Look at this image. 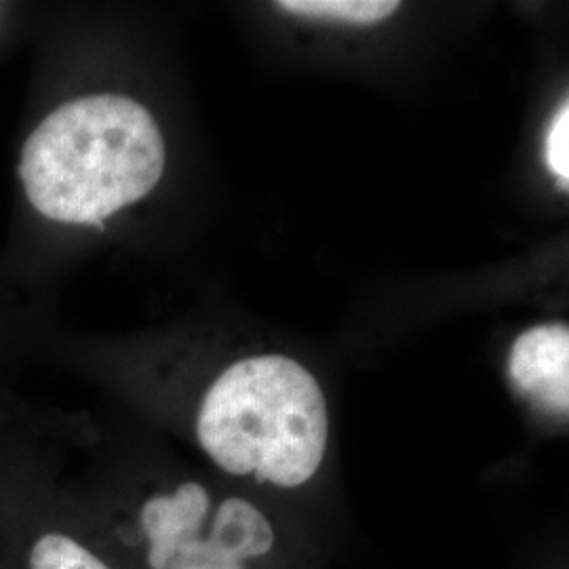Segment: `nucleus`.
Returning <instances> with one entry per match:
<instances>
[{"mask_svg":"<svg viewBox=\"0 0 569 569\" xmlns=\"http://www.w3.org/2000/svg\"><path fill=\"white\" fill-rule=\"evenodd\" d=\"M167 150L150 110L100 93L61 103L28 136L20 154L26 199L60 224L102 226L161 182Z\"/></svg>","mask_w":569,"mask_h":569,"instance_id":"f257e3e1","label":"nucleus"},{"mask_svg":"<svg viewBox=\"0 0 569 569\" xmlns=\"http://www.w3.org/2000/svg\"><path fill=\"white\" fill-rule=\"evenodd\" d=\"M327 403L315 376L266 355L228 367L207 390L197 420L204 453L230 475L298 488L326 458Z\"/></svg>","mask_w":569,"mask_h":569,"instance_id":"f03ea898","label":"nucleus"},{"mask_svg":"<svg viewBox=\"0 0 569 569\" xmlns=\"http://www.w3.org/2000/svg\"><path fill=\"white\" fill-rule=\"evenodd\" d=\"M211 498L194 481L157 493L140 510L150 569H244L274 545L268 519L243 498H228L209 529Z\"/></svg>","mask_w":569,"mask_h":569,"instance_id":"7ed1b4c3","label":"nucleus"},{"mask_svg":"<svg viewBox=\"0 0 569 569\" xmlns=\"http://www.w3.org/2000/svg\"><path fill=\"white\" fill-rule=\"evenodd\" d=\"M509 373L526 395L552 411L568 413V327H533L521 333L510 350Z\"/></svg>","mask_w":569,"mask_h":569,"instance_id":"20e7f679","label":"nucleus"},{"mask_svg":"<svg viewBox=\"0 0 569 569\" xmlns=\"http://www.w3.org/2000/svg\"><path fill=\"white\" fill-rule=\"evenodd\" d=\"M28 569H112L74 536L47 529L30 542Z\"/></svg>","mask_w":569,"mask_h":569,"instance_id":"39448f33","label":"nucleus"},{"mask_svg":"<svg viewBox=\"0 0 569 569\" xmlns=\"http://www.w3.org/2000/svg\"><path fill=\"white\" fill-rule=\"evenodd\" d=\"M277 7L293 16L319 18V20L348 21V23H376L387 20L397 9L399 2L392 0H284Z\"/></svg>","mask_w":569,"mask_h":569,"instance_id":"423d86ee","label":"nucleus"},{"mask_svg":"<svg viewBox=\"0 0 569 569\" xmlns=\"http://www.w3.org/2000/svg\"><path fill=\"white\" fill-rule=\"evenodd\" d=\"M547 164L557 182L568 190L569 186V106H561L547 136Z\"/></svg>","mask_w":569,"mask_h":569,"instance_id":"0eeeda50","label":"nucleus"}]
</instances>
